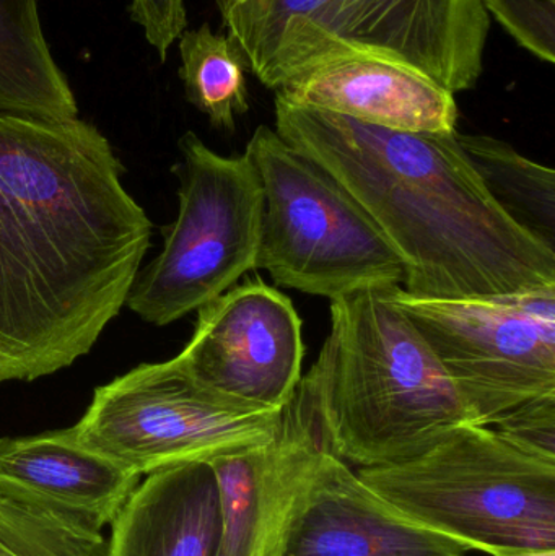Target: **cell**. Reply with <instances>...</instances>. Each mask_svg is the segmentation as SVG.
Here are the masks:
<instances>
[{
  "label": "cell",
  "instance_id": "obj_7",
  "mask_svg": "<svg viewBox=\"0 0 555 556\" xmlns=\"http://www.w3.org/2000/svg\"><path fill=\"white\" fill-rule=\"evenodd\" d=\"M179 212L163 251L137 277L126 304L166 326L230 290L256 269L264 198L247 155L222 156L195 134L179 140Z\"/></svg>",
  "mask_w": 555,
  "mask_h": 556
},
{
  "label": "cell",
  "instance_id": "obj_11",
  "mask_svg": "<svg viewBox=\"0 0 555 556\" xmlns=\"http://www.w3.org/2000/svg\"><path fill=\"white\" fill-rule=\"evenodd\" d=\"M326 447L305 376L269 443L211 460L224 503L220 556H283Z\"/></svg>",
  "mask_w": 555,
  "mask_h": 556
},
{
  "label": "cell",
  "instance_id": "obj_13",
  "mask_svg": "<svg viewBox=\"0 0 555 556\" xmlns=\"http://www.w3.org/2000/svg\"><path fill=\"white\" fill-rule=\"evenodd\" d=\"M277 97L403 132L455 134V94L419 72L375 58L329 62L290 81Z\"/></svg>",
  "mask_w": 555,
  "mask_h": 556
},
{
  "label": "cell",
  "instance_id": "obj_16",
  "mask_svg": "<svg viewBox=\"0 0 555 556\" xmlns=\"http://www.w3.org/2000/svg\"><path fill=\"white\" fill-rule=\"evenodd\" d=\"M0 114L78 117L74 91L46 42L36 0H0Z\"/></svg>",
  "mask_w": 555,
  "mask_h": 556
},
{
  "label": "cell",
  "instance_id": "obj_8",
  "mask_svg": "<svg viewBox=\"0 0 555 556\" xmlns=\"http://www.w3.org/2000/svg\"><path fill=\"white\" fill-rule=\"evenodd\" d=\"M282 410L228 397L173 358L140 365L94 391L77 425L81 446L143 477L269 443Z\"/></svg>",
  "mask_w": 555,
  "mask_h": 556
},
{
  "label": "cell",
  "instance_id": "obj_9",
  "mask_svg": "<svg viewBox=\"0 0 555 556\" xmlns=\"http://www.w3.org/2000/svg\"><path fill=\"white\" fill-rule=\"evenodd\" d=\"M388 294L489 427L505 412L555 392V285L484 298Z\"/></svg>",
  "mask_w": 555,
  "mask_h": 556
},
{
  "label": "cell",
  "instance_id": "obj_21",
  "mask_svg": "<svg viewBox=\"0 0 555 556\" xmlns=\"http://www.w3.org/2000/svg\"><path fill=\"white\" fill-rule=\"evenodd\" d=\"M489 427L518 450L555 460V392L510 408Z\"/></svg>",
  "mask_w": 555,
  "mask_h": 556
},
{
  "label": "cell",
  "instance_id": "obj_20",
  "mask_svg": "<svg viewBox=\"0 0 555 556\" xmlns=\"http://www.w3.org/2000/svg\"><path fill=\"white\" fill-rule=\"evenodd\" d=\"M512 38L547 64L555 62V0H482Z\"/></svg>",
  "mask_w": 555,
  "mask_h": 556
},
{
  "label": "cell",
  "instance_id": "obj_22",
  "mask_svg": "<svg viewBox=\"0 0 555 556\" xmlns=\"http://www.w3.org/2000/svg\"><path fill=\"white\" fill-rule=\"evenodd\" d=\"M129 10L134 22L142 26L147 41L165 62L173 42L188 25L185 0H130Z\"/></svg>",
  "mask_w": 555,
  "mask_h": 556
},
{
  "label": "cell",
  "instance_id": "obj_12",
  "mask_svg": "<svg viewBox=\"0 0 555 556\" xmlns=\"http://www.w3.org/2000/svg\"><path fill=\"white\" fill-rule=\"evenodd\" d=\"M456 539L398 511L325 451L283 556H468Z\"/></svg>",
  "mask_w": 555,
  "mask_h": 556
},
{
  "label": "cell",
  "instance_id": "obj_10",
  "mask_svg": "<svg viewBox=\"0 0 555 556\" xmlns=\"http://www.w3.org/2000/svg\"><path fill=\"white\" fill-rule=\"evenodd\" d=\"M194 336L176 356L201 384L256 407L282 410L302 379V319L261 278L199 307Z\"/></svg>",
  "mask_w": 555,
  "mask_h": 556
},
{
  "label": "cell",
  "instance_id": "obj_4",
  "mask_svg": "<svg viewBox=\"0 0 555 556\" xmlns=\"http://www.w3.org/2000/svg\"><path fill=\"white\" fill-rule=\"evenodd\" d=\"M228 36L270 90L329 62L404 65L450 93L482 75L491 16L482 0H217Z\"/></svg>",
  "mask_w": 555,
  "mask_h": 556
},
{
  "label": "cell",
  "instance_id": "obj_15",
  "mask_svg": "<svg viewBox=\"0 0 555 556\" xmlns=\"http://www.w3.org/2000/svg\"><path fill=\"white\" fill-rule=\"evenodd\" d=\"M142 477L81 446L71 431L0 438V483L110 528Z\"/></svg>",
  "mask_w": 555,
  "mask_h": 556
},
{
  "label": "cell",
  "instance_id": "obj_18",
  "mask_svg": "<svg viewBox=\"0 0 555 556\" xmlns=\"http://www.w3.org/2000/svg\"><path fill=\"white\" fill-rule=\"evenodd\" d=\"M186 98L217 129L234 130L235 121L250 110L248 61L240 46L228 35L212 31L207 23L185 29L179 36Z\"/></svg>",
  "mask_w": 555,
  "mask_h": 556
},
{
  "label": "cell",
  "instance_id": "obj_1",
  "mask_svg": "<svg viewBox=\"0 0 555 556\" xmlns=\"http://www.w3.org/2000/svg\"><path fill=\"white\" fill-rule=\"evenodd\" d=\"M106 137L0 114V382L87 355L126 304L152 224Z\"/></svg>",
  "mask_w": 555,
  "mask_h": 556
},
{
  "label": "cell",
  "instance_id": "obj_5",
  "mask_svg": "<svg viewBox=\"0 0 555 556\" xmlns=\"http://www.w3.org/2000/svg\"><path fill=\"white\" fill-rule=\"evenodd\" d=\"M357 473L398 511L471 552L555 554V460L491 427L465 425L419 456Z\"/></svg>",
  "mask_w": 555,
  "mask_h": 556
},
{
  "label": "cell",
  "instance_id": "obj_14",
  "mask_svg": "<svg viewBox=\"0 0 555 556\" xmlns=\"http://www.w3.org/2000/svg\"><path fill=\"white\" fill-rule=\"evenodd\" d=\"M104 556H220L224 503L209 463L143 476L110 525Z\"/></svg>",
  "mask_w": 555,
  "mask_h": 556
},
{
  "label": "cell",
  "instance_id": "obj_19",
  "mask_svg": "<svg viewBox=\"0 0 555 556\" xmlns=\"http://www.w3.org/2000/svg\"><path fill=\"white\" fill-rule=\"evenodd\" d=\"M104 526L0 483V556H104Z\"/></svg>",
  "mask_w": 555,
  "mask_h": 556
},
{
  "label": "cell",
  "instance_id": "obj_2",
  "mask_svg": "<svg viewBox=\"0 0 555 556\" xmlns=\"http://www.w3.org/2000/svg\"><path fill=\"white\" fill-rule=\"evenodd\" d=\"M276 132L367 212L406 266L407 293L484 298L555 285V251L495 204L458 132L383 129L277 94Z\"/></svg>",
  "mask_w": 555,
  "mask_h": 556
},
{
  "label": "cell",
  "instance_id": "obj_6",
  "mask_svg": "<svg viewBox=\"0 0 555 556\" xmlns=\"http://www.w3.org/2000/svg\"><path fill=\"white\" fill-rule=\"evenodd\" d=\"M244 155L264 208L256 269L328 300L404 285L406 266L367 212L321 165L260 126Z\"/></svg>",
  "mask_w": 555,
  "mask_h": 556
},
{
  "label": "cell",
  "instance_id": "obj_3",
  "mask_svg": "<svg viewBox=\"0 0 555 556\" xmlns=\"http://www.w3.org/2000/svg\"><path fill=\"white\" fill-rule=\"evenodd\" d=\"M305 379L326 451L361 469L419 456L479 425L388 288L331 300V329Z\"/></svg>",
  "mask_w": 555,
  "mask_h": 556
},
{
  "label": "cell",
  "instance_id": "obj_17",
  "mask_svg": "<svg viewBox=\"0 0 555 556\" xmlns=\"http://www.w3.org/2000/svg\"><path fill=\"white\" fill-rule=\"evenodd\" d=\"M482 185L495 204L555 251V173L489 136H459Z\"/></svg>",
  "mask_w": 555,
  "mask_h": 556
}]
</instances>
